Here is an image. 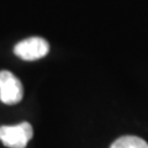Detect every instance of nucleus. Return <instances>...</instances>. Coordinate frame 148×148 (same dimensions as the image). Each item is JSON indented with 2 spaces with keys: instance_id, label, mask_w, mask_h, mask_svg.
<instances>
[{
  "instance_id": "nucleus-2",
  "label": "nucleus",
  "mask_w": 148,
  "mask_h": 148,
  "mask_svg": "<svg viewBox=\"0 0 148 148\" xmlns=\"http://www.w3.org/2000/svg\"><path fill=\"white\" fill-rule=\"evenodd\" d=\"M24 96V88L20 79L9 71L0 72V100L4 104L14 105L20 103Z\"/></svg>"
},
{
  "instance_id": "nucleus-1",
  "label": "nucleus",
  "mask_w": 148,
  "mask_h": 148,
  "mask_svg": "<svg viewBox=\"0 0 148 148\" xmlns=\"http://www.w3.org/2000/svg\"><path fill=\"white\" fill-rule=\"evenodd\" d=\"M34 136V128L29 122L0 127V141L9 148H25Z\"/></svg>"
},
{
  "instance_id": "nucleus-4",
  "label": "nucleus",
  "mask_w": 148,
  "mask_h": 148,
  "mask_svg": "<svg viewBox=\"0 0 148 148\" xmlns=\"http://www.w3.org/2000/svg\"><path fill=\"white\" fill-rule=\"evenodd\" d=\"M110 148H148V143L137 136H122L115 140Z\"/></svg>"
},
{
  "instance_id": "nucleus-3",
  "label": "nucleus",
  "mask_w": 148,
  "mask_h": 148,
  "mask_svg": "<svg viewBox=\"0 0 148 148\" xmlns=\"http://www.w3.org/2000/svg\"><path fill=\"white\" fill-rule=\"evenodd\" d=\"M49 52V45L42 37H30L14 47V53L24 61H36L46 57Z\"/></svg>"
}]
</instances>
